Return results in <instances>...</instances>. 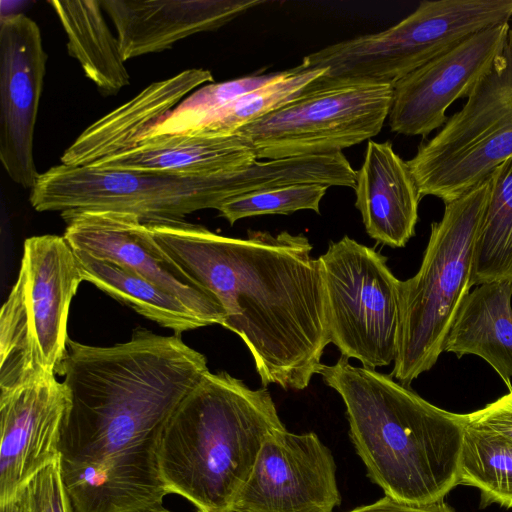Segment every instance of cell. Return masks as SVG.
<instances>
[{
  "label": "cell",
  "mask_w": 512,
  "mask_h": 512,
  "mask_svg": "<svg viewBox=\"0 0 512 512\" xmlns=\"http://www.w3.org/2000/svg\"><path fill=\"white\" fill-rule=\"evenodd\" d=\"M208 371L206 357L177 334L138 328L104 347L68 339L58 373L70 397L59 453L73 512L162 507L163 430Z\"/></svg>",
  "instance_id": "cell-1"
},
{
  "label": "cell",
  "mask_w": 512,
  "mask_h": 512,
  "mask_svg": "<svg viewBox=\"0 0 512 512\" xmlns=\"http://www.w3.org/2000/svg\"><path fill=\"white\" fill-rule=\"evenodd\" d=\"M154 239L223 307L222 326L252 355L262 386L305 389L330 343L323 274L302 234L214 233L184 220L147 223Z\"/></svg>",
  "instance_id": "cell-2"
},
{
  "label": "cell",
  "mask_w": 512,
  "mask_h": 512,
  "mask_svg": "<svg viewBox=\"0 0 512 512\" xmlns=\"http://www.w3.org/2000/svg\"><path fill=\"white\" fill-rule=\"evenodd\" d=\"M318 374L342 398L349 435L385 496L413 505L443 501L458 485L464 414L443 410L374 369L341 356Z\"/></svg>",
  "instance_id": "cell-3"
},
{
  "label": "cell",
  "mask_w": 512,
  "mask_h": 512,
  "mask_svg": "<svg viewBox=\"0 0 512 512\" xmlns=\"http://www.w3.org/2000/svg\"><path fill=\"white\" fill-rule=\"evenodd\" d=\"M266 388L206 372L163 430L158 462L167 493L198 512H233L266 439L285 429Z\"/></svg>",
  "instance_id": "cell-4"
},
{
  "label": "cell",
  "mask_w": 512,
  "mask_h": 512,
  "mask_svg": "<svg viewBox=\"0 0 512 512\" xmlns=\"http://www.w3.org/2000/svg\"><path fill=\"white\" fill-rule=\"evenodd\" d=\"M489 176L446 202L418 272L400 284V333L391 376L409 387L444 351L457 313L472 287L474 248Z\"/></svg>",
  "instance_id": "cell-5"
},
{
  "label": "cell",
  "mask_w": 512,
  "mask_h": 512,
  "mask_svg": "<svg viewBox=\"0 0 512 512\" xmlns=\"http://www.w3.org/2000/svg\"><path fill=\"white\" fill-rule=\"evenodd\" d=\"M82 281L64 236L25 240L17 280L0 312V391L59 373L69 309Z\"/></svg>",
  "instance_id": "cell-6"
},
{
  "label": "cell",
  "mask_w": 512,
  "mask_h": 512,
  "mask_svg": "<svg viewBox=\"0 0 512 512\" xmlns=\"http://www.w3.org/2000/svg\"><path fill=\"white\" fill-rule=\"evenodd\" d=\"M511 18L512 0L422 1L392 27L326 46L305 56L297 67L325 68L324 81L393 85L470 35Z\"/></svg>",
  "instance_id": "cell-7"
},
{
  "label": "cell",
  "mask_w": 512,
  "mask_h": 512,
  "mask_svg": "<svg viewBox=\"0 0 512 512\" xmlns=\"http://www.w3.org/2000/svg\"><path fill=\"white\" fill-rule=\"evenodd\" d=\"M512 156V28L464 106L407 161L421 197L444 203L486 179Z\"/></svg>",
  "instance_id": "cell-8"
},
{
  "label": "cell",
  "mask_w": 512,
  "mask_h": 512,
  "mask_svg": "<svg viewBox=\"0 0 512 512\" xmlns=\"http://www.w3.org/2000/svg\"><path fill=\"white\" fill-rule=\"evenodd\" d=\"M316 88L236 133L257 160L339 153L376 136L388 119L393 85L319 78Z\"/></svg>",
  "instance_id": "cell-9"
},
{
  "label": "cell",
  "mask_w": 512,
  "mask_h": 512,
  "mask_svg": "<svg viewBox=\"0 0 512 512\" xmlns=\"http://www.w3.org/2000/svg\"><path fill=\"white\" fill-rule=\"evenodd\" d=\"M30 203L39 212L109 210L131 213L143 223L184 220L227 201L222 172H168L53 166L39 175Z\"/></svg>",
  "instance_id": "cell-10"
},
{
  "label": "cell",
  "mask_w": 512,
  "mask_h": 512,
  "mask_svg": "<svg viewBox=\"0 0 512 512\" xmlns=\"http://www.w3.org/2000/svg\"><path fill=\"white\" fill-rule=\"evenodd\" d=\"M330 343L374 369L394 363L400 333V284L375 249L344 236L319 258Z\"/></svg>",
  "instance_id": "cell-11"
},
{
  "label": "cell",
  "mask_w": 512,
  "mask_h": 512,
  "mask_svg": "<svg viewBox=\"0 0 512 512\" xmlns=\"http://www.w3.org/2000/svg\"><path fill=\"white\" fill-rule=\"evenodd\" d=\"M60 215L66 223L63 236L74 251L134 271L180 299L208 326L224 324L226 314L216 297L169 257L137 216L109 210Z\"/></svg>",
  "instance_id": "cell-12"
},
{
  "label": "cell",
  "mask_w": 512,
  "mask_h": 512,
  "mask_svg": "<svg viewBox=\"0 0 512 512\" xmlns=\"http://www.w3.org/2000/svg\"><path fill=\"white\" fill-rule=\"evenodd\" d=\"M340 503L330 449L314 432L285 428L264 442L233 512H333Z\"/></svg>",
  "instance_id": "cell-13"
},
{
  "label": "cell",
  "mask_w": 512,
  "mask_h": 512,
  "mask_svg": "<svg viewBox=\"0 0 512 512\" xmlns=\"http://www.w3.org/2000/svg\"><path fill=\"white\" fill-rule=\"evenodd\" d=\"M38 25L23 14L0 19V160L16 184L32 189L39 173L34 130L46 72Z\"/></svg>",
  "instance_id": "cell-14"
},
{
  "label": "cell",
  "mask_w": 512,
  "mask_h": 512,
  "mask_svg": "<svg viewBox=\"0 0 512 512\" xmlns=\"http://www.w3.org/2000/svg\"><path fill=\"white\" fill-rule=\"evenodd\" d=\"M509 29L507 23L478 31L395 82L391 131L427 137L442 127L448 107L468 97L502 50Z\"/></svg>",
  "instance_id": "cell-15"
},
{
  "label": "cell",
  "mask_w": 512,
  "mask_h": 512,
  "mask_svg": "<svg viewBox=\"0 0 512 512\" xmlns=\"http://www.w3.org/2000/svg\"><path fill=\"white\" fill-rule=\"evenodd\" d=\"M70 397L56 376L0 391V505L60 456Z\"/></svg>",
  "instance_id": "cell-16"
},
{
  "label": "cell",
  "mask_w": 512,
  "mask_h": 512,
  "mask_svg": "<svg viewBox=\"0 0 512 512\" xmlns=\"http://www.w3.org/2000/svg\"><path fill=\"white\" fill-rule=\"evenodd\" d=\"M259 0H103L125 61L169 49L196 33L216 30Z\"/></svg>",
  "instance_id": "cell-17"
},
{
  "label": "cell",
  "mask_w": 512,
  "mask_h": 512,
  "mask_svg": "<svg viewBox=\"0 0 512 512\" xmlns=\"http://www.w3.org/2000/svg\"><path fill=\"white\" fill-rule=\"evenodd\" d=\"M209 70L193 68L157 81L88 126L64 151L61 164L94 167L145 139L195 89L212 82Z\"/></svg>",
  "instance_id": "cell-18"
},
{
  "label": "cell",
  "mask_w": 512,
  "mask_h": 512,
  "mask_svg": "<svg viewBox=\"0 0 512 512\" xmlns=\"http://www.w3.org/2000/svg\"><path fill=\"white\" fill-rule=\"evenodd\" d=\"M354 190L367 234L392 248L404 247L415 234L422 197L407 161L390 142L368 141Z\"/></svg>",
  "instance_id": "cell-19"
},
{
  "label": "cell",
  "mask_w": 512,
  "mask_h": 512,
  "mask_svg": "<svg viewBox=\"0 0 512 512\" xmlns=\"http://www.w3.org/2000/svg\"><path fill=\"white\" fill-rule=\"evenodd\" d=\"M256 160L251 145L237 133L223 136L183 133L148 137L94 167L209 175L240 169Z\"/></svg>",
  "instance_id": "cell-20"
},
{
  "label": "cell",
  "mask_w": 512,
  "mask_h": 512,
  "mask_svg": "<svg viewBox=\"0 0 512 512\" xmlns=\"http://www.w3.org/2000/svg\"><path fill=\"white\" fill-rule=\"evenodd\" d=\"M512 280L478 285L460 307L444 344L458 358L484 359L512 391Z\"/></svg>",
  "instance_id": "cell-21"
},
{
  "label": "cell",
  "mask_w": 512,
  "mask_h": 512,
  "mask_svg": "<svg viewBox=\"0 0 512 512\" xmlns=\"http://www.w3.org/2000/svg\"><path fill=\"white\" fill-rule=\"evenodd\" d=\"M66 32L67 49L85 75L105 96L117 94L130 82L117 37L110 31L101 1H49Z\"/></svg>",
  "instance_id": "cell-22"
},
{
  "label": "cell",
  "mask_w": 512,
  "mask_h": 512,
  "mask_svg": "<svg viewBox=\"0 0 512 512\" xmlns=\"http://www.w3.org/2000/svg\"><path fill=\"white\" fill-rule=\"evenodd\" d=\"M83 279L175 334L208 326L180 299L134 271L111 261L74 251Z\"/></svg>",
  "instance_id": "cell-23"
},
{
  "label": "cell",
  "mask_w": 512,
  "mask_h": 512,
  "mask_svg": "<svg viewBox=\"0 0 512 512\" xmlns=\"http://www.w3.org/2000/svg\"><path fill=\"white\" fill-rule=\"evenodd\" d=\"M474 248L472 286L512 280V156L489 175Z\"/></svg>",
  "instance_id": "cell-24"
},
{
  "label": "cell",
  "mask_w": 512,
  "mask_h": 512,
  "mask_svg": "<svg viewBox=\"0 0 512 512\" xmlns=\"http://www.w3.org/2000/svg\"><path fill=\"white\" fill-rule=\"evenodd\" d=\"M326 69L281 71L271 82L246 93L207 116L193 131L186 134L223 136L280 109L314 89L315 82ZM183 134V133H182Z\"/></svg>",
  "instance_id": "cell-25"
},
{
  "label": "cell",
  "mask_w": 512,
  "mask_h": 512,
  "mask_svg": "<svg viewBox=\"0 0 512 512\" xmlns=\"http://www.w3.org/2000/svg\"><path fill=\"white\" fill-rule=\"evenodd\" d=\"M458 485L477 488L481 507L512 508V443L464 417Z\"/></svg>",
  "instance_id": "cell-26"
},
{
  "label": "cell",
  "mask_w": 512,
  "mask_h": 512,
  "mask_svg": "<svg viewBox=\"0 0 512 512\" xmlns=\"http://www.w3.org/2000/svg\"><path fill=\"white\" fill-rule=\"evenodd\" d=\"M279 74L280 72L249 75L199 87L152 129L146 138L189 133L213 112L271 82Z\"/></svg>",
  "instance_id": "cell-27"
},
{
  "label": "cell",
  "mask_w": 512,
  "mask_h": 512,
  "mask_svg": "<svg viewBox=\"0 0 512 512\" xmlns=\"http://www.w3.org/2000/svg\"><path fill=\"white\" fill-rule=\"evenodd\" d=\"M328 186L318 183L291 184L245 194L225 201L217 209L231 225L259 215L291 214L299 210L319 213Z\"/></svg>",
  "instance_id": "cell-28"
},
{
  "label": "cell",
  "mask_w": 512,
  "mask_h": 512,
  "mask_svg": "<svg viewBox=\"0 0 512 512\" xmlns=\"http://www.w3.org/2000/svg\"><path fill=\"white\" fill-rule=\"evenodd\" d=\"M16 497L20 512H73L60 456L34 474Z\"/></svg>",
  "instance_id": "cell-29"
},
{
  "label": "cell",
  "mask_w": 512,
  "mask_h": 512,
  "mask_svg": "<svg viewBox=\"0 0 512 512\" xmlns=\"http://www.w3.org/2000/svg\"><path fill=\"white\" fill-rule=\"evenodd\" d=\"M464 417L466 422L512 443V391Z\"/></svg>",
  "instance_id": "cell-30"
},
{
  "label": "cell",
  "mask_w": 512,
  "mask_h": 512,
  "mask_svg": "<svg viewBox=\"0 0 512 512\" xmlns=\"http://www.w3.org/2000/svg\"><path fill=\"white\" fill-rule=\"evenodd\" d=\"M348 512H454L443 501L429 505H413L399 502L389 496L378 501L357 507Z\"/></svg>",
  "instance_id": "cell-31"
},
{
  "label": "cell",
  "mask_w": 512,
  "mask_h": 512,
  "mask_svg": "<svg viewBox=\"0 0 512 512\" xmlns=\"http://www.w3.org/2000/svg\"><path fill=\"white\" fill-rule=\"evenodd\" d=\"M0 512H20L18 498L15 497L11 501L0 505Z\"/></svg>",
  "instance_id": "cell-32"
},
{
  "label": "cell",
  "mask_w": 512,
  "mask_h": 512,
  "mask_svg": "<svg viewBox=\"0 0 512 512\" xmlns=\"http://www.w3.org/2000/svg\"><path fill=\"white\" fill-rule=\"evenodd\" d=\"M148 512H170L164 508H159V509H156V510H152V511H148Z\"/></svg>",
  "instance_id": "cell-33"
}]
</instances>
